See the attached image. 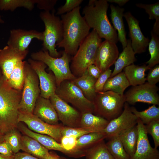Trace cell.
Wrapping results in <instances>:
<instances>
[{"instance_id":"obj_1","label":"cell","mask_w":159,"mask_h":159,"mask_svg":"<svg viewBox=\"0 0 159 159\" xmlns=\"http://www.w3.org/2000/svg\"><path fill=\"white\" fill-rule=\"evenodd\" d=\"M80 7L61 15L63 27L62 40L56 45L64 48V51L73 56L78 48L90 33V28L80 13Z\"/></svg>"},{"instance_id":"obj_2","label":"cell","mask_w":159,"mask_h":159,"mask_svg":"<svg viewBox=\"0 0 159 159\" xmlns=\"http://www.w3.org/2000/svg\"><path fill=\"white\" fill-rule=\"evenodd\" d=\"M22 94V90L11 87L3 76L0 78V130L3 135L17 128Z\"/></svg>"},{"instance_id":"obj_3","label":"cell","mask_w":159,"mask_h":159,"mask_svg":"<svg viewBox=\"0 0 159 159\" xmlns=\"http://www.w3.org/2000/svg\"><path fill=\"white\" fill-rule=\"evenodd\" d=\"M109 4L107 0H90L83 9L82 14L87 23L101 38L116 44L118 41L117 31L107 15Z\"/></svg>"},{"instance_id":"obj_4","label":"cell","mask_w":159,"mask_h":159,"mask_svg":"<svg viewBox=\"0 0 159 159\" xmlns=\"http://www.w3.org/2000/svg\"><path fill=\"white\" fill-rule=\"evenodd\" d=\"M102 40L96 31L93 30L79 46L72 57L71 71L76 77L81 76L90 65L94 64L98 49Z\"/></svg>"},{"instance_id":"obj_5","label":"cell","mask_w":159,"mask_h":159,"mask_svg":"<svg viewBox=\"0 0 159 159\" xmlns=\"http://www.w3.org/2000/svg\"><path fill=\"white\" fill-rule=\"evenodd\" d=\"M55 10L50 11L40 12L39 17L44 22L45 30L43 32L42 50L47 51L51 57L58 58L61 52L56 48V44L59 43L63 38V27L61 19L55 14Z\"/></svg>"},{"instance_id":"obj_6","label":"cell","mask_w":159,"mask_h":159,"mask_svg":"<svg viewBox=\"0 0 159 159\" xmlns=\"http://www.w3.org/2000/svg\"><path fill=\"white\" fill-rule=\"evenodd\" d=\"M92 102L93 114L109 122L121 114L126 102L124 95H121L111 91L96 93Z\"/></svg>"},{"instance_id":"obj_7","label":"cell","mask_w":159,"mask_h":159,"mask_svg":"<svg viewBox=\"0 0 159 159\" xmlns=\"http://www.w3.org/2000/svg\"><path fill=\"white\" fill-rule=\"evenodd\" d=\"M31 57L33 59L43 62L48 67L55 76L57 87L64 81L76 78L70 69L69 62L72 57L64 51L61 52V56L58 58L52 57L48 51L42 50L32 53Z\"/></svg>"},{"instance_id":"obj_8","label":"cell","mask_w":159,"mask_h":159,"mask_svg":"<svg viewBox=\"0 0 159 159\" xmlns=\"http://www.w3.org/2000/svg\"><path fill=\"white\" fill-rule=\"evenodd\" d=\"M24 81L19 111L33 113L36 102L40 94L38 77L28 62L25 61Z\"/></svg>"},{"instance_id":"obj_9","label":"cell","mask_w":159,"mask_h":159,"mask_svg":"<svg viewBox=\"0 0 159 159\" xmlns=\"http://www.w3.org/2000/svg\"><path fill=\"white\" fill-rule=\"evenodd\" d=\"M55 93L64 101L71 104L82 113L90 112L93 114L94 106L93 102L85 97L72 80L63 81L57 87Z\"/></svg>"},{"instance_id":"obj_10","label":"cell","mask_w":159,"mask_h":159,"mask_svg":"<svg viewBox=\"0 0 159 159\" xmlns=\"http://www.w3.org/2000/svg\"><path fill=\"white\" fill-rule=\"evenodd\" d=\"M18 122L24 123L28 128L35 132L49 135L60 143L62 136L60 130L62 125H51L44 122L33 113L19 111Z\"/></svg>"},{"instance_id":"obj_11","label":"cell","mask_w":159,"mask_h":159,"mask_svg":"<svg viewBox=\"0 0 159 159\" xmlns=\"http://www.w3.org/2000/svg\"><path fill=\"white\" fill-rule=\"evenodd\" d=\"M159 90L156 85H151L147 82L132 86L124 94L125 102L131 105L142 102L159 105Z\"/></svg>"},{"instance_id":"obj_12","label":"cell","mask_w":159,"mask_h":159,"mask_svg":"<svg viewBox=\"0 0 159 159\" xmlns=\"http://www.w3.org/2000/svg\"><path fill=\"white\" fill-rule=\"evenodd\" d=\"M49 99L62 125L71 127H80L82 113L59 98L55 93Z\"/></svg>"},{"instance_id":"obj_13","label":"cell","mask_w":159,"mask_h":159,"mask_svg":"<svg viewBox=\"0 0 159 159\" xmlns=\"http://www.w3.org/2000/svg\"><path fill=\"white\" fill-rule=\"evenodd\" d=\"M138 118L132 112L129 104L125 102L123 110L117 117L110 121L103 130L108 139L137 124Z\"/></svg>"},{"instance_id":"obj_14","label":"cell","mask_w":159,"mask_h":159,"mask_svg":"<svg viewBox=\"0 0 159 159\" xmlns=\"http://www.w3.org/2000/svg\"><path fill=\"white\" fill-rule=\"evenodd\" d=\"M28 62L37 74L39 81L40 95L49 99L55 93L57 85L55 76L52 72L47 73L45 70L47 67L43 62L29 58Z\"/></svg>"},{"instance_id":"obj_15","label":"cell","mask_w":159,"mask_h":159,"mask_svg":"<svg viewBox=\"0 0 159 159\" xmlns=\"http://www.w3.org/2000/svg\"><path fill=\"white\" fill-rule=\"evenodd\" d=\"M36 39L43 41V32L34 29L26 30L22 29H13L10 32L7 45L21 51H24L28 47L32 40Z\"/></svg>"},{"instance_id":"obj_16","label":"cell","mask_w":159,"mask_h":159,"mask_svg":"<svg viewBox=\"0 0 159 159\" xmlns=\"http://www.w3.org/2000/svg\"><path fill=\"white\" fill-rule=\"evenodd\" d=\"M28 52V49L21 51L7 45L0 49V69L6 81L17 63L23 61Z\"/></svg>"},{"instance_id":"obj_17","label":"cell","mask_w":159,"mask_h":159,"mask_svg":"<svg viewBox=\"0 0 159 159\" xmlns=\"http://www.w3.org/2000/svg\"><path fill=\"white\" fill-rule=\"evenodd\" d=\"M137 125L139 134L137 144L135 153L130 159H159V151L151 146L145 125L138 118Z\"/></svg>"},{"instance_id":"obj_18","label":"cell","mask_w":159,"mask_h":159,"mask_svg":"<svg viewBox=\"0 0 159 159\" xmlns=\"http://www.w3.org/2000/svg\"><path fill=\"white\" fill-rule=\"evenodd\" d=\"M123 16L128 24L131 46L135 54L145 52L150 40L143 34L139 26V21L129 12L124 14Z\"/></svg>"},{"instance_id":"obj_19","label":"cell","mask_w":159,"mask_h":159,"mask_svg":"<svg viewBox=\"0 0 159 159\" xmlns=\"http://www.w3.org/2000/svg\"><path fill=\"white\" fill-rule=\"evenodd\" d=\"M119 55L116 44L105 40L98 49L94 64L103 73L114 64Z\"/></svg>"},{"instance_id":"obj_20","label":"cell","mask_w":159,"mask_h":159,"mask_svg":"<svg viewBox=\"0 0 159 159\" xmlns=\"http://www.w3.org/2000/svg\"><path fill=\"white\" fill-rule=\"evenodd\" d=\"M33 114L48 124H59L57 114L49 99L40 95L37 100Z\"/></svg>"},{"instance_id":"obj_21","label":"cell","mask_w":159,"mask_h":159,"mask_svg":"<svg viewBox=\"0 0 159 159\" xmlns=\"http://www.w3.org/2000/svg\"><path fill=\"white\" fill-rule=\"evenodd\" d=\"M20 149L41 159H46L49 153V150L37 140L26 135L21 136Z\"/></svg>"},{"instance_id":"obj_22","label":"cell","mask_w":159,"mask_h":159,"mask_svg":"<svg viewBox=\"0 0 159 159\" xmlns=\"http://www.w3.org/2000/svg\"><path fill=\"white\" fill-rule=\"evenodd\" d=\"M110 16L113 27L118 32V41L121 43L123 49L126 46L127 40L123 19L125 9L119 6H115L111 4L110 5Z\"/></svg>"},{"instance_id":"obj_23","label":"cell","mask_w":159,"mask_h":159,"mask_svg":"<svg viewBox=\"0 0 159 159\" xmlns=\"http://www.w3.org/2000/svg\"><path fill=\"white\" fill-rule=\"evenodd\" d=\"M96 80L90 75L86 70L81 76L76 77L72 81L81 91L85 97L92 102L96 94L95 87Z\"/></svg>"},{"instance_id":"obj_24","label":"cell","mask_w":159,"mask_h":159,"mask_svg":"<svg viewBox=\"0 0 159 159\" xmlns=\"http://www.w3.org/2000/svg\"><path fill=\"white\" fill-rule=\"evenodd\" d=\"M135 54L131 46V40L129 39L127 40L126 46L119 54L114 63V69L110 77L122 72L124 68L133 64L136 61Z\"/></svg>"},{"instance_id":"obj_25","label":"cell","mask_w":159,"mask_h":159,"mask_svg":"<svg viewBox=\"0 0 159 159\" xmlns=\"http://www.w3.org/2000/svg\"><path fill=\"white\" fill-rule=\"evenodd\" d=\"M123 69L130 86H134L145 82V72L149 69L145 64L139 66L133 64L125 67Z\"/></svg>"},{"instance_id":"obj_26","label":"cell","mask_w":159,"mask_h":159,"mask_svg":"<svg viewBox=\"0 0 159 159\" xmlns=\"http://www.w3.org/2000/svg\"><path fill=\"white\" fill-rule=\"evenodd\" d=\"M138 135L137 125L122 131L118 135L125 150L130 157L135 151Z\"/></svg>"},{"instance_id":"obj_27","label":"cell","mask_w":159,"mask_h":159,"mask_svg":"<svg viewBox=\"0 0 159 159\" xmlns=\"http://www.w3.org/2000/svg\"><path fill=\"white\" fill-rule=\"evenodd\" d=\"M109 121L101 117L87 112L82 114L80 127L88 128L97 132L103 131Z\"/></svg>"},{"instance_id":"obj_28","label":"cell","mask_w":159,"mask_h":159,"mask_svg":"<svg viewBox=\"0 0 159 159\" xmlns=\"http://www.w3.org/2000/svg\"><path fill=\"white\" fill-rule=\"evenodd\" d=\"M130 86L124 73L122 72L108 79L104 86L103 92L111 91L123 95L125 90Z\"/></svg>"},{"instance_id":"obj_29","label":"cell","mask_w":159,"mask_h":159,"mask_svg":"<svg viewBox=\"0 0 159 159\" xmlns=\"http://www.w3.org/2000/svg\"><path fill=\"white\" fill-rule=\"evenodd\" d=\"M106 138V135L103 131L88 133L80 137L77 140L75 149L85 151L98 142Z\"/></svg>"},{"instance_id":"obj_30","label":"cell","mask_w":159,"mask_h":159,"mask_svg":"<svg viewBox=\"0 0 159 159\" xmlns=\"http://www.w3.org/2000/svg\"><path fill=\"white\" fill-rule=\"evenodd\" d=\"M85 156L86 159H114L107 149L104 140L88 149Z\"/></svg>"},{"instance_id":"obj_31","label":"cell","mask_w":159,"mask_h":159,"mask_svg":"<svg viewBox=\"0 0 159 159\" xmlns=\"http://www.w3.org/2000/svg\"><path fill=\"white\" fill-rule=\"evenodd\" d=\"M25 61H21L17 63L6 81L11 87L17 90H21L23 89Z\"/></svg>"},{"instance_id":"obj_32","label":"cell","mask_w":159,"mask_h":159,"mask_svg":"<svg viewBox=\"0 0 159 159\" xmlns=\"http://www.w3.org/2000/svg\"><path fill=\"white\" fill-rule=\"evenodd\" d=\"M106 145L114 159H130V157L125 150L118 135L109 138Z\"/></svg>"},{"instance_id":"obj_33","label":"cell","mask_w":159,"mask_h":159,"mask_svg":"<svg viewBox=\"0 0 159 159\" xmlns=\"http://www.w3.org/2000/svg\"><path fill=\"white\" fill-rule=\"evenodd\" d=\"M130 109L132 112L144 124L147 125L152 121L159 120V107L156 105H153L142 111H138L133 107H130Z\"/></svg>"},{"instance_id":"obj_34","label":"cell","mask_w":159,"mask_h":159,"mask_svg":"<svg viewBox=\"0 0 159 159\" xmlns=\"http://www.w3.org/2000/svg\"><path fill=\"white\" fill-rule=\"evenodd\" d=\"M37 0H0V10L14 11L17 8L24 7L32 11Z\"/></svg>"},{"instance_id":"obj_35","label":"cell","mask_w":159,"mask_h":159,"mask_svg":"<svg viewBox=\"0 0 159 159\" xmlns=\"http://www.w3.org/2000/svg\"><path fill=\"white\" fill-rule=\"evenodd\" d=\"M151 38L148 44V50L150 56L149 60L146 62L149 69L159 63V37L152 31Z\"/></svg>"},{"instance_id":"obj_36","label":"cell","mask_w":159,"mask_h":159,"mask_svg":"<svg viewBox=\"0 0 159 159\" xmlns=\"http://www.w3.org/2000/svg\"><path fill=\"white\" fill-rule=\"evenodd\" d=\"M21 135L17 130L14 129L4 135V139L14 154L19 152L20 149Z\"/></svg>"},{"instance_id":"obj_37","label":"cell","mask_w":159,"mask_h":159,"mask_svg":"<svg viewBox=\"0 0 159 159\" xmlns=\"http://www.w3.org/2000/svg\"><path fill=\"white\" fill-rule=\"evenodd\" d=\"M62 137L73 135L78 138L85 134L95 132V131L89 129L78 127H71L62 125L60 130Z\"/></svg>"},{"instance_id":"obj_38","label":"cell","mask_w":159,"mask_h":159,"mask_svg":"<svg viewBox=\"0 0 159 159\" xmlns=\"http://www.w3.org/2000/svg\"><path fill=\"white\" fill-rule=\"evenodd\" d=\"M136 6L145 10V12L149 16L150 20L155 19L159 20V2L152 4H145L142 3L136 4Z\"/></svg>"},{"instance_id":"obj_39","label":"cell","mask_w":159,"mask_h":159,"mask_svg":"<svg viewBox=\"0 0 159 159\" xmlns=\"http://www.w3.org/2000/svg\"><path fill=\"white\" fill-rule=\"evenodd\" d=\"M147 134L152 137L154 143V148H157L159 146V120L152 121L145 125Z\"/></svg>"},{"instance_id":"obj_40","label":"cell","mask_w":159,"mask_h":159,"mask_svg":"<svg viewBox=\"0 0 159 159\" xmlns=\"http://www.w3.org/2000/svg\"><path fill=\"white\" fill-rule=\"evenodd\" d=\"M83 0H66L65 4L59 7L56 15H62L69 12L80 6Z\"/></svg>"},{"instance_id":"obj_41","label":"cell","mask_w":159,"mask_h":159,"mask_svg":"<svg viewBox=\"0 0 159 159\" xmlns=\"http://www.w3.org/2000/svg\"><path fill=\"white\" fill-rule=\"evenodd\" d=\"M112 73V71L110 68L101 73L95 84V90L96 93L103 92L104 86L108 79L110 77Z\"/></svg>"},{"instance_id":"obj_42","label":"cell","mask_w":159,"mask_h":159,"mask_svg":"<svg viewBox=\"0 0 159 159\" xmlns=\"http://www.w3.org/2000/svg\"><path fill=\"white\" fill-rule=\"evenodd\" d=\"M146 77L147 82L151 85H156L159 82V65L150 68Z\"/></svg>"},{"instance_id":"obj_43","label":"cell","mask_w":159,"mask_h":159,"mask_svg":"<svg viewBox=\"0 0 159 159\" xmlns=\"http://www.w3.org/2000/svg\"><path fill=\"white\" fill-rule=\"evenodd\" d=\"M57 2V0H37L36 4L37 8L44 11H52L54 10V7Z\"/></svg>"},{"instance_id":"obj_44","label":"cell","mask_w":159,"mask_h":159,"mask_svg":"<svg viewBox=\"0 0 159 159\" xmlns=\"http://www.w3.org/2000/svg\"><path fill=\"white\" fill-rule=\"evenodd\" d=\"M0 154L8 157H14V154L8 144L4 141L0 142Z\"/></svg>"},{"instance_id":"obj_45","label":"cell","mask_w":159,"mask_h":159,"mask_svg":"<svg viewBox=\"0 0 159 159\" xmlns=\"http://www.w3.org/2000/svg\"><path fill=\"white\" fill-rule=\"evenodd\" d=\"M87 70L90 75L96 80L101 73L99 69L94 64L89 66Z\"/></svg>"},{"instance_id":"obj_46","label":"cell","mask_w":159,"mask_h":159,"mask_svg":"<svg viewBox=\"0 0 159 159\" xmlns=\"http://www.w3.org/2000/svg\"><path fill=\"white\" fill-rule=\"evenodd\" d=\"M14 159H41L25 152H18L14 154Z\"/></svg>"},{"instance_id":"obj_47","label":"cell","mask_w":159,"mask_h":159,"mask_svg":"<svg viewBox=\"0 0 159 159\" xmlns=\"http://www.w3.org/2000/svg\"><path fill=\"white\" fill-rule=\"evenodd\" d=\"M46 159H61V157L53 151L49 152Z\"/></svg>"},{"instance_id":"obj_48","label":"cell","mask_w":159,"mask_h":159,"mask_svg":"<svg viewBox=\"0 0 159 159\" xmlns=\"http://www.w3.org/2000/svg\"><path fill=\"white\" fill-rule=\"evenodd\" d=\"M107 2L112 3H115L118 4L120 6H122L124 5L128 2L129 0H107Z\"/></svg>"},{"instance_id":"obj_49","label":"cell","mask_w":159,"mask_h":159,"mask_svg":"<svg viewBox=\"0 0 159 159\" xmlns=\"http://www.w3.org/2000/svg\"><path fill=\"white\" fill-rule=\"evenodd\" d=\"M0 159H14V157H10L4 155L0 154Z\"/></svg>"},{"instance_id":"obj_50","label":"cell","mask_w":159,"mask_h":159,"mask_svg":"<svg viewBox=\"0 0 159 159\" xmlns=\"http://www.w3.org/2000/svg\"><path fill=\"white\" fill-rule=\"evenodd\" d=\"M4 135H3L0 130V142L4 141Z\"/></svg>"},{"instance_id":"obj_51","label":"cell","mask_w":159,"mask_h":159,"mask_svg":"<svg viewBox=\"0 0 159 159\" xmlns=\"http://www.w3.org/2000/svg\"><path fill=\"white\" fill-rule=\"evenodd\" d=\"M4 23V20L2 19V17L1 15H0V23L3 24Z\"/></svg>"},{"instance_id":"obj_52","label":"cell","mask_w":159,"mask_h":159,"mask_svg":"<svg viewBox=\"0 0 159 159\" xmlns=\"http://www.w3.org/2000/svg\"><path fill=\"white\" fill-rule=\"evenodd\" d=\"M61 159H69L66 158H65L64 157L61 156Z\"/></svg>"},{"instance_id":"obj_53","label":"cell","mask_w":159,"mask_h":159,"mask_svg":"<svg viewBox=\"0 0 159 159\" xmlns=\"http://www.w3.org/2000/svg\"><path fill=\"white\" fill-rule=\"evenodd\" d=\"M2 76V72L1 70L0 69V78Z\"/></svg>"}]
</instances>
